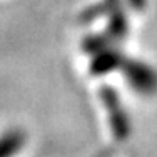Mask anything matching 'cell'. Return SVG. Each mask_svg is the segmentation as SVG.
<instances>
[{"label":"cell","instance_id":"5","mask_svg":"<svg viewBox=\"0 0 157 157\" xmlns=\"http://www.w3.org/2000/svg\"><path fill=\"white\" fill-rule=\"evenodd\" d=\"M112 45H115V42L105 30L97 32V33H89V35H85L84 39H82V44H80L82 50L89 55L102 52V50H105V48H109Z\"/></svg>","mask_w":157,"mask_h":157},{"label":"cell","instance_id":"3","mask_svg":"<svg viewBox=\"0 0 157 157\" xmlns=\"http://www.w3.org/2000/svg\"><path fill=\"white\" fill-rule=\"evenodd\" d=\"M124 60H125V55L122 54V50H119L115 45H112L105 48V50L97 52V54L92 55L89 72H90V75H95V77L107 75V74L114 72L117 69L121 70Z\"/></svg>","mask_w":157,"mask_h":157},{"label":"cell","instance_id":"4","mask_svg":"<svg viewBox=\"0 0 157 157\" xmlns=\"http://www.w3.org/2000/svg\"><path fill=\"white\" fill-rule=\"evenodd\" d=\"M107 17H109V22H107L105 32L114 39L115 44L124 42L127 33H129V22H127L124 5H119V7H115V9L109 10Z\"/></svg>","mask_w":157,"mask_h":157},{"label":"cell","instance_id":"8","mask_svg":"<svg viewBox=\"0 0 157 157\" xmlns=\"http://www.w3.org/2000/svg\"><path fill=\"white\" fill-rule=\"evenodd\" d=\"M127 3L136 12H144L145 7H147V0H127Z\"/></svg>","mask_w":157,"mask_h":157},{"label":"cell","instance_id":"1","mask_svg":"<svg viewBox=\"0 0 157 157\" xmlns=\"http://www.w3.org/2000/svg\"><path fill=\"white\" fill-rule=\"evenodd\" d=\"M99 99L102 102L104 109L109 115V125L112 136L117 140H125L130 136V121L127 117V112L121 102L117 90L112 85H100L99 87Z\"/></svg>","mask_w":157,"mask_h":157},{"label":"cell","instance_id":"7","mask_svg":"<svg viewBox=\"0 0 157 157\" xmlns=\"http://www.w3.org/2000/svg\"><path fill=\"white\" fill-rule=\"evenodd\" d=\"M100 17H107V9H105L104 0L95 2V3H92V5H87L80 13H78L77 20H78V24H82V25H90V24H94L95 20H99Z\"/></svg>","mask_w":157,"mask_h":157},{"label":"cell","instance_id":"6","mask_svg":"<svg viewBox=\"0 0 157 157\" xmlns=\"http://www.w3.org/2000/svg\"><path fill=\"white\" fill-rule=\"evenodd\" d=\"M24 142H25V134L20 129L9 130L7 134H3L2 140H0V157H9L15 154L17 151L22 149Z\"/></svg>","mask_w":157,"mask_h":157},{"label":"cell","instance_id":"2","mask_svg":"<svg viewBox=\"0 0 157 157\" xmlns=\"http://www.w3.org/2000/svg\"><path fill=\"white\" fill-rule=\"evenodd\" d=\"M127 84L132 90L140 95H155L157 94V72L149 63L137 59L125 57L121 67Z\"/></svg>","mask_w":157,"mask_h":157}]
</instances>
